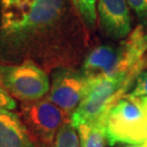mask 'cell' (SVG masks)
Instances as JSON below:
<instances>
[{"instance_id":"30bf717a","label":"cell","mask_w":147,"mask_h":147,"mask_svg":"<svg viewBox=\"0 0 147 147\" xmlns=\"http://www.w3.org/2000/svg\"><path fill=\"white\" fill-rule=\"evenodd\" d=\"M85 30L92 31L97 22V0H71Z\"/></svg>"},{"instance_id":"5b68a950","label":"cell","mask_w":147,"mask_h":147,"mask_svg":"<svg viewBox=\"0 0 147 147\" xmlns=\"http://www.w3.org/2000/svg\"><path fill=\"white\" fill-rule=\"evenodd\" d=\"M19 115L38 147L53 145L63 123L70 119L47 96L21 102Z\"/></svg>"},{"instance_id":"2e32d148","label":"cell","mask_w":147,"mask_h":147,"mask_svg":"<svg viewBox=\"0 0 147 147\" xmlns=\"http://www.w3.org/2000/svg\"><path fill=\"white\" fill-rule=\"evenodd\" d=\"M120 147H143V145H123Z\"/></svg>"},{"instance_id":"9c48e42d","label":"cell","mask_w":147,"mask_h":147,"mask_svg":"<svg viewBox=\"0 0 147 147\" xmlns=\"http://www.w3.org/2000/svg\"><path fill=\"white\" fill-rule=\"evenodd\" d=\"M105 123L106 120H98L78 126L80 147H106Z\"/></svg>"},{"instance_id":"3957f363","label":"cell","mask_w":147,"mask_h":147,"mask_svg":"<svg viewBox=\"0 0 147 147\" xmlns=\"http://www.w3.org/2000/svg\"><path fill=\"white\" fill-rule=\"evenodd\" d=\"M105 134L110 146L143 145L147 140V120L142 100L130 93L118 100L107 115Z\"/></svg>"},{"instance_id":"7c38bea8","label":"cell","mask_w":147,"mask_h":147,"mask_svg":"<svg viewBox=\"0 0 147 147\" xmlns=\"http://www.w3.org/2000/svg\"><path fill=\"white\" fill-rule=\"evenodd\" d=\"M130 9L136 14L142 25L147 31V0H126Z\"/></svg>"},{"instance_id":"8fae6325","label":"cell","mask_w":147,"mask_h":147,"mask_svg":"<svg viewBox=\"0 0 147 147\" xmlns=\"http://www.w3.org/2000/svg\"><path fill=\"white\" fill-rule=\"evenodd\" d=\"M42 147H80L79 134L71 119L63 123L53 145Z\"/></svg>"},{"instance_id":"8992f818","label":"cell","mask_w":147,"mask_h":147,"mask_svg":"<svg viewBox=\"0 0 147 147\" xmlns=\"http://www.w3.org/2000/svg\"><path fill=\"white\" fill-rule=\"evenodd\" d=\"M50 78V88L47 97L71 119L86 94L87 79L81 70L71 65L51 70Z\"/></svg>"},{"instance_id":"5bb4252c","label":"cell","mask_w":147,"mask_h":147,"mask_svg":"<svg viewBox=\"0 0 147 147\" xmlns=\"http://www.w3.org/2000/svg\"><path fill=\"white\" fill-rule=\"evenodd\" d=\"M16 101L14 98H12L8 92L5 90L2 85L0 84V110H12L16 109Z\"/></svg>"},{"instance_id":"ba28073f","label":"cell","mask_w":147,"mask_h":147,"mask_svg":"<svg viewBox=\"0 0 147 147\" xmlns=\"http://www.w3.org/2000/svg\"><path fill=\"white\" fill-rule=\"evenodd\" d=\"M0 147H38L18 112L0 110Z\"/></svg>"},{"instance_id":"9a60e30c","label":"cell","mask_w":147,"mask_h":147,"mask_svg":"<svg viewBox=\"0 0 147 147\" xmlns=\"http://www.w3.org/2000/svg\"><path fill=\"white\" fill-rule=\"evenodd\" d=\"M142 100V104H143V108H144V111H145V115H146V120H147V98H144Z\"/></svg>"},{"instance_id":"7a4b0ae2","label":"cell","mask_w":147,"mask_h":147,"mask_svg":"<svg viewBox=\"0 0 147 147\" xmlns=\"http://www.w3.org/2000/svg\"><path fill=\"white\" fill-rule=\"evenodd\" d=\"M137 76L134 73H125L92 81L87 80L86 94L71 116L73 125L78 127L85 123L106 120L112 106L127 94Z\"/></svg>"},{"instance_id":"277c9868","label":"cell","mask_w":147,"mask_h":147,"mask_svg":"<svg viewBox=\"0 0 147 147\" xmlns=\"http://www.w3.org/2000/svg\"><path fill=\"white\" fill-rule=\"evenodd\" d=\"M0 84L12 98L27 102L46 97L50 80L47 71L38 63L25 60L19 63H0Z\"/></svg>"},{"instance_id":"6da1fadb","label":"cell","mask_w":147,"mask_h":147,"mask_svg":"<svg viewBox=\"0 0 147 147\" xmlns=\"http://www.w3.org/2000/svg\"><path fill=\"white\" fill-rule=\"evenodd\" d=\"M82 25L71 0H0V63L74 67Z\"/></svg>"},{"instance_id":"52a82bcc","label":"cell","mask_w":147,"mask_h":147,"mask_svg":"<svg viewBox=\"0 0 147 147\" xmlns=\"http://www.w3.org/2000/svg\"><path fill=\"white\" fill-rule=\"evenodd\" d=\"M97 20L101 33L110 39H124L132 32L126 0H97Z\"/></svg>"},{"instance_id":"4fadbf2b","label":"cell","mask_w":147,"mask_h":147,"mask_svg":"<svg viewBox=\"0 0 147 147\" xmlns=\"http://www.w3.org/2000/svg\"><path fill=\"white\" fill-rule=\"evenodd\" d=\"M130 94L133 97H136L140 99L147 98V71H143L137 76L134 83V88L132 92H130Z\"/></svg>"}]
</instances>
